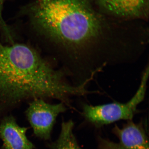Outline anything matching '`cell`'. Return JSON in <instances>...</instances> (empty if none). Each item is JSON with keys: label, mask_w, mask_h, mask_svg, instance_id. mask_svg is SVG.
Masks as SVG:
<instances>
[{"label": "cell", "mask_w": 149, "mask_h": 149, "mask_svg": "<svg viewBox=\"0 0 149 149\" xmlns=\"http://www.w3.org/2000/svg\"><path fill=\"white\" fill-rule=\"evenodd\" d=\"M22 11L76 80L116 64L125 52L122 35L105 25L85 0H36Z\"/></svg>", "instance_id": "6da1fadb"}, {"label": "cell", "mask_w": 149, "mask_h": 149, "mask_svg": "<svg viewBox=\"0 0 149 149\" xmlns=\"http://www.w3.org/2000/svg\"><path fill=\"white\" fill-rule=\"evenodd\" d=\"M65 74L30 46L0 42V109L29 99L53 98L68 104L70 97L90 93L88 81L72 86Z\"/></svg>", "instance_id": "7a4b0ae2"}, {"label": "cell", "mask_w": 149, "mask_h": 149, "mask_svg": "<svg viewBox=\"0 0 149 149\" xmlns=\"http://www.w3.org/2000/svg\"><path fill=\"white\" fill-rule=\"evenodd\" d=\"M149 71V67L147 66L143 72L141 83L136 94L127 102H113L97 106L83 104V113L85 119L97 127L121 120H132L138 106L145 98Z\"/></svg>", "instance_id": "3957f363"}, {"label": "cell", "mask_w": 149, "mask_h": 149, "mask_svg": "<svg viewBox=\"0 0 149 149\" xmlns=\"http://www.w3.org/2000/svg\"><path fill=\"white\" fill-rule=\"evenodd\" d=\"M44 100L34 99L27 108L26 114L35 136L47 140L50 138L57 117L66 109L63 103L51 104Z\"/></svg>", "instance_id": "277c9868"}, {"label": "cell", "mask_w": 149, "mask_h": 149, "mask_svg": "<svg viewBox=\"0 0 149 149\" xmlns=\"http://www.w3.org/2000/svg\"><path fill=\"white\" fill-rule=\"evenodd\" d=\"M113 132L118 142L99 138V149H149L146 130L142 123H136L128 120L122 128L116 125Z\"/></svg>", "instance_id": "5b68a950"}, {"label": "cell", "mask_w": 149, "mask_h": 149, "mask_svg": "<svg viewBox=\"0 0 149 149\" xmlns=\"http://www.w3.org/2000/svg\"><path fill=\"white\" fill-rule=\"evenodd\" d=\"M27 130L19 126L12 116L4 118L0 123V139L5 149H34L26 136Z\"/></svg>", "instance_id": "8992f818"}, {"label": "cell", "mask_w": 149, "mask_h": 149, "mask_svg": "<svg viewBox=\"0 0 149 149\" xmlns=\"http://www.w3.org/2000/svg\"><path fill=\"white\" fill-rule=\"evenodd\" d=\"M107 10L119 16H139L146 10L148 0H98Z\"/></svg>", "instance_id": "52a82bcc"}, {"label": "cell", "mask_w": 149, "mask_h": 149, "mask_svg": "<svg viewBox=\"0 0 149 149\" xmlns=\"http://www.w3.org/2000/svg\"><path fill=\"white\" fill-rule=\"evenodd\" d=\"M74 123L72 120L63 121L58 139L51 145L52 149H82L73 133Z\"/></svg>", "instance_id": "ba28073f"}, {"label": "cell", "mask_w": 149, "mask_h": 149, "mask_svg": "<svg viewBox=\"0 0 149 149\" xmlns=\"http://www.w3.org/2000/svg\"><path fill=\"white\" fill-rule=\"evenodd\" d=\"M6 0H0V28L2 30L6 39L11 43H13V39L10 30L3 18V10L4 4Z\"/></svg>", "instance_id": "9c48e42d"}]
</instances>
